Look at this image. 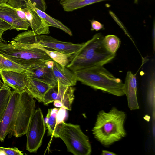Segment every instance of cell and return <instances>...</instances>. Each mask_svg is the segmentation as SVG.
<instances>
[{
    "mask_svg": "<svg viewBox=\"0 0 155 155\" xmlns=\"http://www.w3.org/2000/svg\"><path fill=\"white\" fill-rule=\"evenodd\" d=\"M104 36L97 33L85 42L77 51L69 56L66 67L73 72L94 66L103 65L110 62L115 54L108 52L104 45Z\"/></svg>",
    "mask_w": 155,
    "mask_h": 155,
    "instance_id": "cell-1",
    "label": "cell"
},
{
    "mask_svg": "<svg viewBox=\"0 0 155 155\" xmlns=\"http://www.w3.org/2000/svg\"><path fill=\"white\" fill-rule=\"evenodd\" d=\"M125 113L115 107L108 112L100 111L92 129L94 138L102 145L108 147L126 135L124 124Z\"/></svg>",
    "mask_w": 155,
    "mask_h": 155,
    "instance_id": "cell-2",
    "label": "cell"
},
{
    "mask_svg": "<svg viewBox=\"0 0 155 155\" xmlns=\"http://www.w3.org/2000/svg\"><path fill=\"white\" fill-rule=\"evenodd\" d=\"M78 81L96 90L117 96L125 95L124 83L103 65L94 66L73 72Z\"/></svg>",
    "mask_w": 155,
    "mask_h": 155,
    "instance_id": "cell-3",
    "label": "cell"
},
{
    "mask_svg": "<svg viewBox=\"0 0 155 155\" xmlns=\"http://www.w3.org/2000/svg\"><path fill=\"white\" fill-rule=\"evenodd\" d=\"M53 136L61 138L68 152L74 155H90L92 151L89 137L79 125L63 121L56 126Z\"/></svg>",
    "mask_w": 155,
    "mask_h": 155,
    "instance_id": "cell-4",
    "label": "cell"
},
{
    "mask_svg": "<svg viewBox=\"0 0 155 155\" xmlns=\"http://www.w3.org/2000/svg\"><path fill=\"white\" fill-rule=\"evenodd\" d=\"M0 54L28 69L52 60L40 49L16 47L2 42H0Z\"/></svg>",
    "mask_w": 155,
    "mask_h": 155,
    "instance_id": "cell-5",
    "label": "cell"
},
{
    "mask_svg": "<svg viewBox=\"0 0 155 155\" xmlns=\"http://www.w3.org/2000/svg\"><path fill=\"white\" fill-rule=\"evenodd\" d=\"M35 106V101L26 90L20 93L12 136L18 137L26 134Z\"/></svg>",
    "mask_w": 155,
    "mask_h": 155,
    "instance_id": "cell-6",
    "label": "cell"
},
{
    "mask_svg": "<svg viewBox=\"0 0 155 155\" xmlns=\"http://www.w3.org/2000/svg\"><path fill=\"white\" fill-rule=\"evenodd\" d=\"M46 127L41 110L38 108L35 110L25 134L27 150L36 153L42 144Z\"/></svg>",
    "mask_w": 155,
    "mask_h": 155,
    "instance_id": "cell-7",
    "label": "cell"
},
{
    "mask_svg": "<svg viewBox=\"0 0 155 155\" xmlns=\"http://www.w3.org/2000/svg\"><path fill=\"white\" fill-rule=\"evenodd\" d=\"M75 90L72 87L65 86L57 82V85L51 87L45 94L42 102L45 105L53 102L56 107H62L71 110Z\"/></svg>",
    "mask_w": 155,
    "mask_h": 155,
    "instance_id": "cell-8",
    "label": "cell"
},
{
    "mask_svg": "<svg viewBox=\"0 0 155 155\" xmlns=\"http://www.w3.org/2000/svg\"><path fill=\"white\" fill-rule=\"evenodd\" d=\"M20 93L12 91L5 112L0 120V141H4L6 136L12 137L16 111Z\"/></svg>",
    "mask_w": 155,
    "mask_h": 155,
    "instance_id": "cell-9",
    "label": "cell"
},
{
    "mask_svg": "<svg viewBox=\"0 0 155 155\" xmlns=\"http://www.w3.org/2000/svg\"><path fill=\"white\" fill-rule=\"evenodd\" d=\"M39 43L45 48L54 49L69 56L78 51L82 46L81 44L61 41L50 36L38 35Z\"/></svg>",
    "mask_w": 155,
    "mask_h": 155,
    "instance_id": "cell-10",
    "label": "cell"
},
{
    "mask_svg": "<svg viewBox=\"0 0 155 155\" xmlns=\"http://www.w3.org/2000/svg\"><path fill=\"white\" fill-rule=\"evenodd\" d=\"M0 75L3 83L14 91L21 93L26 90L27 74L13 71L0 70Z\"/></svg>",
    "mask_w": 155,
    "mask_h": 155,
    "instance_id": "cell-11",
    "label": "cell"
},
{
    "mask_svg": "<svg viewBox=\"0 0 155 155\" xmlns=\"http://www.w3.org/2000/svg\"><path fill=\"white\" fill-rule=\"evenodd\" d=\"M0 18L11 25L17 31L28 30L30 27L28 22L20 18L15 8L7 3L0 5Z\"/></svg>",
    "mask_w": 155,
    "mask_h": 155,
    "instance_id": "cell-12",
    "label": "cell"
},
{
    "mask_svg": "<svg viewBox=\"0 0 155 155\" xmlns=\"http://www.w3.org/2000/svg\"><path fill=\"white\" fill-rule=\"evenodd\" d=\"M22 9L25 13L27 21L32 31L37 35L50 33L49 25L28 5L26 3L25 8Z\"/></svg>",
    "mask_w": 155,
    "mask_h": 155,
    "instance_id": "cell-13",
    "label": "cell"
},
{
    "mask_svg": "<svg viewBox=\"0 0 155 155\" xmlns=\"http://www.w3.org/2000/svg\"><path fill=\"white\" fill-rule=\"evenodd\" d=\"M124 91L126 95L129 108L130 110L139 108L137 97V83L135 74L131 71L127 73L124 83Z\"/></svg>",
    "mask_w": 155,
    "mask_h": 155,
    "instance_id": "cell-14",
    "label": "cell"
},
{
    "mask_svg": "<svg viewBox=\"0 0 155 155\" xmlns=\"http://www.w3.org/2000/svg\"><path fill=\"white\" fill-rule=\"evenodd\" d=\"M29 69V77L45 83L52 87L57 85V82L53 75L51 68H48L45 62Z\"/></svg>",
    "mask_w": 155,
    "mask_h": 155,
    "instance_id": "cell-15",
    "label": "cell"
},
{
    "mask_svg": "<svg viewBox=\"0 0 155 155\" xmlns=\"http://www.w3.org/2000/svg\"><path fill=\"white\" fill-rule=\"evenodd\" d=\"M66 109L61 107L59 108L49 109L44 119L46 127L48 130V135H53L57 125L67 117Z\"/></svg>",
    "mask_w": 155,
    "mask_h": 155,
    "instance_id": "cell-16",
    "label": "cell"
},
{
    "mask_svg": "<svg viewBox=\"0 0 155 155\" xmlns=\"http://www.w3.org/2000/svg\"><path fill=\"white\" fill-rule=\"evenodd\" d=\"M51 69L57 82L66 86L72 87L76 85L78 81L74 72L66 66L62 67L54 61Z\"/></svg>",
    "mask_w": 155,
    "mask_h": 155,
    "instance_id": "cell-17",
    "label": "cell"
},
{
    "mask_svg": "<svg viewBox=\"0 0 155 155\" xmlns=\"http://www.w3.org/2000/svg\"><path fill=\"white\" fill-rule=\"evenodd\" d=\"M10 43L15 46L26 48H39L41 46L38 35L32 30L18 34Z\"/></svg>",
    "mask_w": 155,
    "mask_h": 155,
    "instance_id": "cell-18",
    "label": "cell"
},
{
    "mask_svg": "<svg viewBox=\"0 0 155 155\" xmlns=\"http://www.w3.org/2000/svg\"><path fill=\"white\" fill-rule=\"evenodd\" d=\"M27 78L26 90L33 98L36 99L39 102H42L44 95L52 87L43 82L31 78L27 75Z\"/></svg>",
    "mask_w": 155,
    "mask_h": 155,
    "instance_id": "cell-19",
    "label": "cell"
},
{
    "mask_svg": "<svg viewBox=\"0 0 155 155\" xmlns=\"http://www.w3.org/2000/svg\"><path fill=\"white\" fill-rule=\"evenodd\" d=\"M26 3L28 5L41 17L50 26H52L59 28L70 36L72 35V32L71 30L60 21L53 18L46 13L44 12L35 7L31 3L29 0Z\"/></svg>",
    "mask_w": 155,
    "mask_h": 155,
    "instance_id": "cell-20",
    "label": "cell"
},
{
    "mask_svg": "<svg viewBox=\"0 0 155 155\" xmlns=\"http://www.w3.org/2000/svg\"><path fill=\"white\" fill-rule=\"evenodd\" d=\"M110 0H60V4L64 10L70 12L101 1Z\"/></svg>",
    "mask_w": 155,
    "mask_h": 155,
    "instance_id": "cell-21",
    "label": "cell"
},
{
    "mask_svg": "<svg viewBox=\"0 0 155 155\" xmlns=\"http://www.w3.org/2000/svg\"><path fill=\"white\" fill-rule=\"evenodd\" d=\"M0 70L13 71L28 74L29 69L8 59L0 54Z\"/></svg>",
    "mask_w": 155,
    "mask_h": 155,
    "instance_id": "cell-22",
    "label": "cell"
},
{
    "mask_svg": "<svg viewBox=\"0 0 155 155\" xmlns=\"http://www.w3.org/2000/svg\"><path fill=\"white\" fill-rule=\"evenodd\" d=\"M39 49L45 52L52 60L62 67H65L68 64L69 55L58 51L48 50L41 46Z\"/></svg>",
    "mask_w": 155,
    "mask_h": 155,
    "instance_id": "cell-23",
    "label": "cell"
},
{
    "mask_svg": "<svg viewBox=\"0 0 155 155\" xmlns=\"http://www.w3.org/2000/svg\"><path fill=\"white\" fill-rule=\"evenodd\" d=\"M103 42L106 49L112 54H115L120 45V39L117 36L109 35L104 37Z\"/></svg>",
    "mask_w": 155,
    "mask_h": 155,
    "instance_id": "cell-24",
    "label": "cell"
},
{
    "mask_svg": "<svg viewBox=\"0 0 155 155\" xmlns=\"http://www.w3.org/2000/svg\"><path fill=\"white\" fill-rule=\"evenodd\" d=\"M11 92L10 87L3 83L0 89V120L7 106Z\"/></svg>",
    "mask_w": 155,
    "mask_h": 155,
    "instance_id": "cell-25",
    "label": "cell"
},
{
    "mask_svg": "<svg viewBox=\"0 0 155 155\" xmlns=\"http://www.w3.org/2000/svg\"><path fill=\"white\" fill-rule=\"evenodd\" d=\"M149 80L147 91V96L148 98H149V102L150 104L151 107H153V105L154 106L155 105V76L154 72L152 73Z\"/></svg>",
    "mask_w": 155,
    "mask_h": 155,
    "instance_id": "cell-26",
    "label": "cell"
},
{
    "mask_svg": "<svg viewBox=\"0 0 155 155\" xmlns=\"http://www.w3.org/2000/svg\"><path fill=\"white\" fill-rule=\"evenodd\" d=\"M3 154L5 155H22L23 154L17 148H5L0 147Z\"/></svg>",
    "mask_w": 155,
    "mask_h": 155,
    "instance_id": "cell-27",
    "label": "cell"
},
{
    "mask_svg": "<svg viewBox=\"0 0 155 155\" xmlns=\"http://www.w3.org/2000/svg\"><path fill=\"white\" fill-rule=\"evenodd\" d=\"M29 0H8L7 3L11 7L16 8H25L26 3Z\"/></svg>",
    "mask_w": 155,
    "mask_h": 155,
    "instance_id": "cell-28",
    "label": "cell"
},
{
    "mask_svg": "<svg viewBox=\"0 0 155 155\" xmlns=\"http://www.w3.org/2000/svg\"><path fill=\"white\" fill-rule=\"evenodd\" d=\"M31 3L40 10L45 12L47 8L46 3L44 0H29Z\"/></svg>",
    "mask_w": 155,
    "mask_h": 155,
    "instance_id": "cell-29",
    "label": "cell"
},
{
    "mask_svg": "<svg viewBox=\"0 0 155 155\" xmlns=\"http://www.w3.org/2000/svg\"><path fill=\"white\" fill-rule=\"evenodd\" d=\"M90 21L91 24V30L97 31L100 30L104 29V25L99 22L94 20H90Z\"/></svg>",
    "mask_w": 155,
    "mask_h": 155,
    "instance_id": "cell-30",
    "label": "cell"
},
{
    "mask_svg": "<svg viewBox=\"0 0 155 155\" xmlns=\"http://www.w3.org/2000/svg\"><path fill=\"white\" fill-rule=\"evenodd\" d=\"M15 9L17 14L20 18L24 21L28 22L26 17L25 13L22 8H15Z\"/></svg>",
    "mask_w": 155,
    "mask_h": 155,
    "instance_id": "cell-31",
    "label": "cell"
},
{
    "mask_svg": "<svg viewBox=\"0 0 155 155\" xmlns=\"http://www.w3.org/2000/svg\"><path fill=\"white\" fill-rule=\"evenodd\" d=\"M0 28L7 30L13 29V27L9 24L0 18Z\"/></svg>",
    "mask_w": 155,
    "mask_h": 155,
    "instance_id": "cell-32",
    "label": "cell"
},
{
    "mask_svg": "<svg viewBox=\"0 0 155 155\" xmlns=\"http://www.w3.org/2000/svg\"><path fill=\"white\" fill-rule=\"evenodd\" d=\"M102 155H116V154L113 152L104 150L102 151Z\"/></svg>",
    "mask_w": 155,
    "mask_h": 155,
    "instance_id": "cell-33",
    "label": "cell"
},
{
    "mask_svg": "<svg viewBox=\"0 0 155 155\" xmlns=\"http://www.w3.org/2000/svg\"><path fill=\"white\" fill-rule=\"evenodd\" d=\"M6 30V29L0 28V42H2V41L5 42V41L2 39V36L3 33Z\"/></svg>",
    "mask_w": 155,
    "mask_h": 155,
    "instance_id": "cell-34",
    "label": "cell"
},
{
    "mask_svg": "<svg viewBox=\"0 0 155 155\" xmlns=\"http://www.w3.org/2000/svg\"><path fill=\"white\" fill-rule=\"evenodd\" d=\"M8 0H0V5L6 3Z\"/></svg>",
    "mask_w": 155,
    "mask_h": 155,
    "instance_id": "cell-35",
    "label": "cell"
},
{
    "mask_svg": "<svg viewBox=\"0 0 155 155\" xmlns=\"http://www.w3.org/2000/svg\"><path fill=\"white\" fill-rule=\"evenodd\" d=\"M3 83L1 81V80L0 79V89L2 87V85H3Z\"/></svg>",
    "mask_w": 155,
    "mask_h": 155,
    "instance_id": "cell-36",
    "label": "cell"
},
{
    "mask_svg": "<svg viewBox=\"0 0 155 155\" xmlns=\"http://www.w3.org/2000/svg\"><path fill=\"white\" fill-rule=\"evenodd\" d=\"M3 154L2 152V151H1V150L0 149V154Z\"/></svg>",
    "mask_w": 155,
    "mask_h": 155,
    "instance_id": "cell-37",
    "label": "cell"
},
{
    "mask_svg": "<svg viewBox=\"0 0 155 155\" xmlns=\"http://www.w3.org/2000/svg\"><path fill=\"white\" fill-rule=\"evenodd\" d=\"M138 0H134V2L135 3L137 2Z\"/></svg>",
    "mask_w": 155,
    "mask_h": 155,
    "instance_id": "cell-38",
    "label": "cell"
}]
</instances>
